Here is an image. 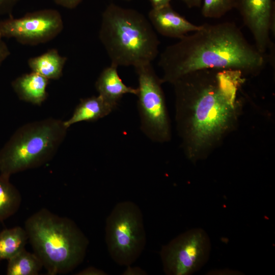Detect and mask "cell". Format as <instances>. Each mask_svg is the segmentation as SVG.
<instances>
[{"label":"cell","instance_id":"obj_1","mask_svg":"<svg viewBox=\"0 0 275 275\" xmlns=\"http://www.w3.org/2000/svg\"><path fill=\"white\" fill-rule=\"evenodd\" d=\"M245 75L239 70L203 69L175 81V118L187 158H206L236 125Z\"/></svg>","mask_w":275,"mask_h":275},{"label":"cell","instance_id":"obj_2","mask_svg":"<svg viewBox=\"0 0 275 275\" xmlns=\"http://www.w3.org/2000/svg\"><path fill=\"white\" fill-rule=\"evenodd\" d=\"M268 62L267 55L250 44L232 22L204 23L191 34L167 46L158 65L162 83L172 84L184 75L203 69L239 70L256 75Z\"/></svg>","mask_w":275,"mask_h":275},{"label":"cell","instance_id":"obj_3","mask_svg":"<svg viewBox=\"0 0 275 275\" xmlns=\"http://www.w3.org/2000/svg\"><path fill=\"white\" fill-rule=\"evenodd\" d=\"M99 39L111 64L118 67L151 64L159 53L160 41L149 19L113 3L102 14Z\"/></svg>","mask_w":275,"mask_h":275},{"label":"cell","instance_id":"obj_4","mask_svg":"<svg viewBox=\"0 0 275 275\" xmlns=\"http://www.w3.org/2000/svg\"><path fill=\"white\" fill-rule=\"evenodd\" d=\"M24 229L48 274L68 273L84 261L89 240L72 219L42 208L26 220Z\"/></svg>","mask_w":275,"mask_h":275},{"label":"cell","instance_id":"obj_5","mask_svg":"<svg viewBox=\"0 0 275 275\" xmlns=\"http://www.w3.org/2000/svg\"><path fill=\"white\" fill-rule=\"evenodd\" d=\"M67 130L64 121L53 118L21 126L0 150V174L10 177L45 164L56 154Z\"/></svg>","mask_w":275,"mask_h":275},{"label":"cell","instance_id":"obj_6","mask_svg":"<svg viewBox=\"0 0 275 275\" xmlns=\"http://www.w3.org/2000/svg\"><path fill=\"white\" fill-rule=\"evenodd\" d=\"M105 232L108 253L120 266L132 265L145 249L143 214L133 202L124 201L114 206L106 219Z\"/></svg>","mask_w":275,"mask_h":275},{"label":"cell","instance_id":"obj_7","mask_svg":"<svg viewBox=\"0 0 275 275\" xmlns=\"http://www.w3.org/2000/svg\"><path fill=\"white\" fill-rule=\"evenodd\" d=\"M135 70L139 82L136 96L141 130L154 142H168L171 128L161 78L151 64L139 66Z\"/></svg>","mask_w":275,"mask_h":275},{"label":"cell","instance_id":"obj_8","mask_svg":"<svg viewBox=\"0 0 275 275\" xmlns=\"http://www.w3.org/2000/svg\"><path fill=\"white\" fill-rule=\"evenodd\" d=\"M210 251V240L203 229L189 230L162 246L163 271L168 275L192 274L207 263Z\"/></svg>","mask_w":275,"mask_h":275},{"label":"cell","instance_id":"obj_9","mask_svg":"<svg viewBox=\"0 0 275 275\" xmlns=\"http://www.w3.org/2000/svg\"><path fill=\"white\" fill-rule=\"evenodd\" d=\"M63 29L61 14L52 9L37 10L19 18L10 15L0 20V35L3 38H13L25 45L48 42L57 37Z\"/></svg>","mask_w":275,"mask_h":275},{"label":"cell","instance_id":"obj_10","mask_svg":"<svg viewBox=\"0 0 275 275\" xmlns=\"http://www.w3.org/2000/svg\"><path fill=\"white\" fill-rule=\"evenodd\" d=\"M235 9L252 33L257 49L263 54L274 50L270 38V33L274 35L275 31L274 1L235 0Z\"/></svg>","mask_w":275,"mask_h":275},{"label":"cell","instance_id":"obj_11","mask_svg":"<svg viewBox=\"0 0 275 275\" xmlns=\"http://www.w3.org/2000/svg\"><path fill=\"white\" fill-rule=\"evenodd\" d=\"M148 19L154 30L161 35L178 39L201 27V25H195L187 20L171 5L159 9L152 8L148 13Z\"/></svg>","mask_w":275,"mask_h":275},{"label":"cell","instance_id":"obj_12","mask_svg":"<svg viewBox=\"0 0 275 275\" xmlns=\"http://www.w3.org/2000/svg\"><path fill=\"white\" fill-rule=\"evenodd\" d=\"M118 67L111 64L100 73L95 82V88L105 101L117 107L123 96L127 94L136 95L138 89L126 85L120 78Z\"/></svg>","mask_w":275,"mask_h":275},{"label":"cell","instance_id":"obj_13","mask_svg":"<svg viewBox=\"0 0 275 275\" xmlns=\"http://www.w3.org/2000/svg\"><path fill=\"white\" fill-rule=\"evenodd\" d=\"M48 83L49 79L32 71L16 78L11 82V86L20 100L41 105L47 98Z\"/></svg>","mask_w":275,"mask_h":275},{"label":"cell","instance_id":"obj_14","mask_svg":"<svg viewBox=\"0 0 275 275\" xmlns=\"http://www.w3.org/2000/svg\"><path fill=\"white\" fill-rule=\"evenodd\" d=\"M116 108L99 95L83 98L76 106L71 117L64 121V124L68 129L78 122H94L108 115Z\"/></svg>","mask_w":275,"mask_h":275},{"label":"cell","instance_id":"obj_15","mask_svg":"<svg viewBox=\"0 0 275 275\" xmlns=\"http://www.w3.org/2000/svg\"><path fill=\"white\" fill-rule=\"evenodd\" d=\"M67 60V58L60 55L58 50L52 48L40 56L30 58L28 64L32 72L49 80H56L62 76Z\"/></svg>","mask_w":275,"mask_h":275},{"label":"cell","instance_id":"obj_16","mask_svg":"<svg viewBox=\"0 0 275 275\" xmlns=\"http://www.w3.org/2000/svg\"><path fill=\"white\" fill-rule=\"evenodd\" d=\"M28 240L25 229L19 226L0 232V261L8 260L25 249Z\"/></svg>","mask_w":275,"mask_h":275},{"label":"cell","instance_id":"obj_17","mask_svg":"<svg viewBox=\"0 0 275 275\" xmlns=\"http://www.w3.org/2000/svg\"><path fill=\"white\" fill-rule=\"evenodd\" d=\"M21 196L10 181V177L0 174V221L15 214L19 208Z\"/></svg>","mask_w":275,"mask_h":275},{"label":"cell","instance_id":"obj_18","mask_svg":"<svg viewBox=\"0 0 275 275\" xmlns=\"http://www.w3.org/2000/svg\"><path fill=\"white\" fill-rule=\"evenodd\" d=\"M8 261V275H37L43 267L37 255L25 249Z\"/></svg>","mask_w":275,"mask_h":275},{"label":"cell","instance_id":"obj_19","mask_svg":"<svg viewBox=\"0 0 275 275\" xmlns=\"http://www.w3.org/2000/svg\"><path fill=\"white\" fill-rule=\"evenodd\" d=\"M201 7L204 17L218 18L235 8V0H202Z\"/></svg>","mask_w":275,"mask_h":275},{"label":"cell","instance_id":"obj_20","mask_svg":"<svg viewBox=\"0 0 275 275\" xmlns=\"http://www.w3.org/2000/svg\"><path fill=\"white\" fill-rule=\"evenodd\" d=\"M21 0H0V16L10 15L14 7Z\"/></svg>","mask_w":275,"mask_h":275},{"label":"cell","instance_id":"obj_21","mask_svg":"<svg viewBox=\"0 0 275 275\" xmlns=\"http://www.w3.org/2000/svg\"><path fill=\"white\" fill-rule=\"evenodd\" d=\"M10 50L3 40V38L0 35V66L10 56Z\"/></svg>","mask_w":275,"mask_h":275},{"label":"cell","instance_id":"obj_22","mask_svg":"<svg viewBox=\"0 0 275 275\" xmlns=\"http://www.w3.org/2000/svg\"><path fill=\"white\" fill-rule=\"evenodd\" d=\"M57 5L62 7L72 9L76 8L83 0H52Z\"/></svg>","mask_w":275,"mask_h":275},{"label":"cell","instance_id":"obj_23","mask_svg":"<svg viewBox=\"0 0 275 275\" xmlns=\"http://www.w3.org/2000/svg\"><path fill=\"white\" fill-rule=\"evenodd\" d=\"M131 265L126 266V269L123 272V275H145L147 272L138 266H131Z\"/></svg>","mask_w":275,"mask_h":275},{"label":"cell","instance_id":"obj_24","mask_svg":"<svg viewBox=\"0 0 275 275\" xmlns=\"http://www.w3.org/2000/svg\"><path fill=\"white\" fill-rule=\"evenodd\" d=\"M76 274L78 275H106V273L103 270L94 267L90 266L82 270L79 271Z\"/></svg>","mask_w":275,"mask_h":275},{"label":"cell","instance_id":"obj_25","mask_svg":"<svg viewBox=\"0 0 275 275\" xmlns=\"http://www.w3.org/2000/svg\"><path fill=\"white\" fill-rule=\"evenodd\" d=\"M172 0H149L153 9H159L170 5Z\"/></svg>","mask_w":275,"mask_h":275},{"label":"cell","instance_id":"obj_26","mask_svg":"<svg viewBox=\"0 0 275 275\" xmlns=\"http://www.w3.org/2000/svg\"><path fill=\"white\" fill-rule=\"evenodd\" d=\"M208 274H241V272L237 270L230 269L213 270L208 272Z\"/></svg>","mask_w":275,"mask_h":275},{"label":"cell","instance_id":"obj_27","mask_svg":"<svg viewBox=\"0 0 275 275\" xmlns=\"http://www.w3.org/2000/svg\"><path fill=\"white\" fill-rule=\"evenodd\" d=\"M189 8L201 7L202 0H181Z\"/></svg>","mask_w":275,"mask_h":275},{"label":"cell","instance_id":"obj_28","mask_svg":"<svg viewBox=\"0 0 275 275\" xmlns=\"http://www.w3.org/2000/svg\"><path fill=\"white\" fill-rule=\"evenodd\" d=\"M123 1H131V0H123Z\"/></svg>","mask_w":275,"mask_h":275}]
</instances>
